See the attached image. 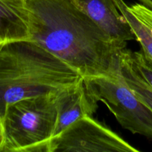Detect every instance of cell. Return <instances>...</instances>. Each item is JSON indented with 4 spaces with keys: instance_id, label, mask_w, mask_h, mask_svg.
Returning <instances> with one entry per match:
<instances>
[{
    "instance_id": "6da1fadb",
    "label": "cell",
    "mask_w": 152,
    "mask_h": 152,
    "mask_svg": "<svg viewBox=\"0 0 152 152\" xmlns=\"http://www.w3.org/2000/svg\"><path fill=\"white\" fill-rule=\"evenodd\" d=\"M30 39L60 59L83 77L121 74L126 45L114 41L74 0H25Z\"/></svg>"
},
{
    "instance_id": "7a4b0ae2",
    "label": "cell",
    "mask_w": 152,
    "mask_h": 152,
    "mask_svg": "<svg viewBox=\"0 0 152 152\" xmlns=\"http://www.w3.org/2000/svg\"><path fill=\"white\" fill-rule=\"evenodd\" d=\"M83 76L31 39L0 45V120L8 105L78 84Z\"/></svg>"
},
{
    "instance_id": "3957f363",
    "label": "cell",
    "mask_w": 152,
    "mask_h": 152,
    "mask_svg": "<svg viewBox=\"0 0 152 152\" xmlns=\"http://www.w3.org/2000/svg\"><path fill=\"white\" fill-rule=\"evenodd\" d=\"M61 91L25 98L7 105L1 120L3 142L0 152H48Z\"/></svg>"
},
{
    "instance_id": "277c9868",
    "label": "cell",
    "mask_w": 152,
    "mask_h": 152,
    "mask_svg": "<svg viewBox=\"0 0 152 152\" xmlns=\"http://www.w3.org/2000/svg\"><path fill=\"white\" fill-rule=\"evenodd\" d=\"M83 81L89 96L103 102L123 129L152 140V111L132 91L122 74L117 78L83 77Z\"/></svg>"
},
{
    "instance_id": "5b68a950",
    "label": "cell",
    "mask_w": 152,
    "mask_h": 152,
    "mask_svg": "<svg viewBox=\"0 0 152 152\" xmlns=\"http://www.w3.org/2000/svg\"><path fill=\"white\" fill-rule=\"evenodd\" d=\"M139 152L111 129L89 116L50 140L48 152Z\"/></svg>"
},
{
    "instance_id": "8992f818",
    "label": "cell",
    "mask_w": 152,
    "mask_h": 152,
    "mask_svg": "<svg viewBox=\"0 0 152 152\" xmlns=\"http://www.w3.org/2000/svg\"><path fill=\"white\" fill-rule=\"evenodd\" d=\"M114 41L126 45L135 39L130 25L119 10L115 0H74Z\"/></svg>"
},
{
    "instance_id": "52a82bcc",
    "label": "cell",
    "mask_w": 152,
    "mask_h": 152,
    "mask_svg": "<svg viewBox=\"0 0 152 152\" xmlns=\"http://www.w3.org/2000/svg\"><path fill=\"white\" fill-rule=\"evenodd\" d=\"M97 104L88 94L83 79L78 84L61 91L58 97L57 119L53 137L83 117H92L97 109Z\"/></svg>"
},
{
    "instance_id": "ba28073f",
    "label": "cell",
    "mask_w": 152,
    "mask_h": 152,
    "mask_svg": "<svg viewBox=\"0 0 152 152\" xmlns=\"http://www.w3.org/2000/svg\"><path fill=\"white\" fill-rule=\"evenodd\" d=\"M23 39H30L26 1L0 0V44Z\"/></svg>"
},
{
    "instance_id": "9c48e42d",
    "label": "cell",
    "mask_w": 152,
    "mask_h": 152,
    "mask_svg": "<svg viewBox=\"0 0 152 152\" xmlns=\"http://www.w3.org/2000/svg\"><path fill=\"white\" fill-rule=\"evenodd\" d=\"M120 62L121 74L129 87L152 111V87L136 69L126 48L122 52Z\"/></svg>"
},
{
    "instance_id": "30bf717a",
    "label": "cell",
    "mask_w": 152,
    "mask_h": 152,
    "mask_svg": "<svg viewBox=\"0 0 152 152\" xmlns=\"http://www.w3.org/2000/svg\"><path fill=\"white\" fill-rule=\"evenodd\" d=\"M115 1L120 11L130 25L135 39L142 46L143 54L152 62V31L151 29L131 11L129 6L123 0H115Z\"/></svg>"
},
{
    "instance_id": "8fae6325",
    "label": "cell",
    "mask_w": 152,
    "mask_h": 152,
    "mask_svg": "<svg viewBox=\"0 0 152 152\" xmlns=\"http://www.w3.org/2000/svg\"><path fill=\"white\" fill-rule=\"evenodd\" d=\"M129 53L136 69L152 87V62L145 57L142 52H132L129 50Z\"/></svg>"
},
{
    "instance_id": "7c38bea8",
    "label": "cell",
    "mask_w": 152,
    "mask_h": 152,
    "mask_svg": "<svg viewBox=\"0 0 152 152\" xmlns=\"http://www.w3.org/2000/svg\"><path fill=\"white\" fill-rule=\"evenodd\" d=\"M131 11L145 23L152 31V10L142 4H135L129 6Z\"/></svg>"
},
{
    "instance_id": "4fadbf2b",
    "label": "cell",
    "mask_w": 152,
    "mask_h": 152,
    "mask_svg": "<svg viewBox=\"0 0 152 152\" xmlns=\"http://www.w3.org/2000/svg\"><path fill=\"white\" fill-rule=\"evenodd\" d=\"M144 6L152 10V0H140Z\"/></svg>"
},
{
    "instance_id": "5bb4252c",
    "label": "cell",
    "mask_w": 152,
    "mask_h": 152,
    "mask_svg": "<svg viewBox=\"0 0 152 152\" xmlns=\"http://www.w3.org/2000/svg\"><path fill=\"white\" fill-rule=\"evenodd\" d=\"M3 142V127L2 123H1V120H0V147L2 145Z\"/></svg>"
},
{
    "instance_id": "9a60e30c",
    "label": "cell",
    "mask_w": 152,
    "mask_h": 152,
    "mask_svg": "<svg viewBox=\"0 0 152 152\" xmlns=\"http://www.w3.org/2000/svg\"><path fill=\"white\" fill-rule=\"evenodd\" d=\"M0 45H1V44H0Z\"/></svg>"
},
{
    "instance_id": "2e32d148",
    "label": "cell",
    "mask_w": 152,
    "mask_h": 152,
    "mask_svg": "<svg viewBox=\"0 0 152 152\" xmlns=\"http://www.w3.org/2000/svg\"></svg>"
}]
</instances>
